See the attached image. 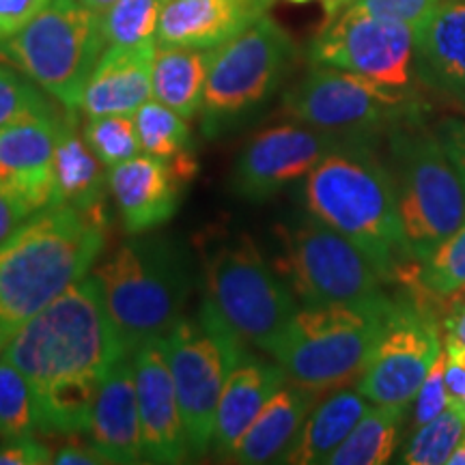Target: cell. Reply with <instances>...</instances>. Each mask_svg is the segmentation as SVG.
Here are the masks:
<instances>
[{
  "mask_svg": "<svg viewBox=\"0 0 465 465\" xmlns=\"http://www.w3.org/2000/svg\"><path fill=\"white\" fill-rule=\"evenodd\" d=\"M106 235V205H50L0 246V356L28 319L89 274Z\"/></svg>",
  "mask_w": 465,
  "mask_h": 465,
  "instance_id": "cell-1",
  "label": "cell"
},
{
  "mask_svg": "<svg viewBox=\"0 0 465 465\" xmlns=\"http://www.w3.org/2000/svg\"><path fill=\"white\" fill-rule=\"evenodd\" d=\"M302 203L312 218L356 243L386 284L414 259L401 231L392 173L373 144L345 143L325 155L302 182Z\"/></svg>",
  "mask_w": 465,
  "mask_h": 465,
  "instance_id": "cell-2",
  "label": "cell"
},
{
  "mask_svg": "<svg viewBox=\"0 0 465 465\" xmlns=\"http://www.w3.org/2000/svg\"><path fill=\"white\" fill-rule=\"evenodd\" d=\"M127 356L110 322L102 284L86 274L22 325L3 356L31 381L33 391L74 375H106Z\"/></svg>",
  "mask_w": 465,
  "mask_h": 465,
  "instance_id": "cell-3",
  "label": "cell"
},
{
  "mask_svg": "<svg viewBox=\"0 0 465 465\" xmlns=\"http://www.w3.org/2000/svg\"><path fill=\"white\" fill-rule=\"evenodd\" d=\"M93 276L102 284L110 322L127 353L171 332L192 289L188 252L155 235H134L116 246Z\"/></svg>",
  "mask_w": 465,
  "mask_h": 465,
  "instance_id": "cell-4",
  "label": "cell"
},
{
  "mask_svg": "<svg viewBox=\"0 0 465 465\" xmlns=\"http://www.w3.org/2000/svg\"><path fill=\"white\" fill-rule=\"evenodd\" d=\"M205 302L243 342L270 353L300 302L248 232L213 226L199 242Z\"/></svg>",
  "mask_w": 465,
  "mask_h": 465,
  "instance_id": "cell-5",
  "label": "cell"
},
{
  "mask_svg": "<svg viewBox=\"0 0 465 465\" xmlns=\"http://www.w3.org/2000/svg\"><path fill=\"white\" fill-rule=\"evenodd\" d=\"M392 295L369 304L300 308L270 353L289 381L323 394L356 383L380 339Z\"/></svg>",
  "mask_w": 465,
  "mask_h": 465,
  "instance_id": "cell-6",
  "label": "cell"
},
{
  "mask_svg": "<svg viewBox=\"0 0 465 465\" xmlns=\"http://www.w3.org/2000/svg\"><path fill=\"white\" fill-rule=\"evenodd\" d=\"M295 58L291 35L267 14L213 48L201 106L203 134L223 138L254 124L282 89Z\"/></svg>",
  "mask_w": 465,
  "mask_h": 465,
  "instance_id": "cell-7",
  "label": "cell"
},
{
  "mask_svg": "<svg viewBox=\"0 0 465 465\" xmlns=\"http://www.w3.org/2000/svg\"><path fill=\"white\" fill-rule=\"evenodd\" d=\"M388 143L407 252L422 261L465 224V188L422 114L394 127Z\"/></svg>",
  "mask_w": 465,
  "mask_h": 465,
  "instance_id": "cell-8",
  "label": "cell"
},
{
  "mask_svg": "<svg viewBox=\"0 0 465 465\" xmlns=\"http://www.w3.org/2000/svg\"><path fill=\"white\" fill-rule=\"evenodd\" d=\"M100 14L80 0H50L28 25L0 44V61L78 113L93 69L106 50Z\"/></svg>",
  "mask_w": 465,
  "mask_h": 465,
  "instance_id": "cell-9",
  "label": "cell"
},
{
  "mask_svg": "<svg viewBox=\"0 0 465 465\" xmlns=\"http://www.w3.org/2000/svg\"><path fill=\"white\" fill-rule=\"evenodd\" d=\"M274 267L302 306L369 304L388 298L386 281L351 240L322 220L276 226Z\"/></svg>",
  "mask_w": 465,
  "mask_h": 465,
  "instance_id": "cell-10",
  "label": "cell"
},
{
  "mask_svg": "<svg viewBox=\"0 0 465 465\" xmlns=\"http://www.w3.org/2000/svg\"><path fill=\"white\" fill-rule=\"evenodd\" d=\"M164 342L190 455L203 457L213 446L220 397L246 342L209 302H203L194 317L179 319Z\"/></svg>",
  "mask_w": 465,
  "mask_h": 465,
  "instance_id": "cell-11",
  "label": "cell"
},
{
  "mask_svg": "<svg viewBox=\"0 0 465 465\" xmlns=\"http://www.w3.org/2000/svg\"><path fill=\"white\" fill-rule=\"evenodd\" d=\"M282 108L291 119L364 144H375L399 124L422 114L418 93L388 89L364 75L328 65H312L284 93Z\"/></svg>",
  "mask_w": 465,
  "mask_h": 465,
  "instance_id": "cell-12",
  "label": "cell"
},
{
  "mask_svg": "<svg viewBox=\"0 0 465 465\" xmlns=\"http://www.w3.org/2000/svg\"><path fill=\"white\" fill-rule=\"evenodd\" d=\"M312 65L339 67L394 91L416 93V31L349 5L312 39Z\"/></svg>",
  "mask_w": 465,
  "mask_h": 465,
  "instance_id": "cell-13",
  "label": "cell"
},
{
  "mask_svg": "<svg viewBox=\"0 0 465 465\" xmlns=\"http://www.w3.org/2000/svg\"><path fill=\"white\" fill-rule=\"evenodd\" d=\"M441 322L405 293L392 295L380 339L356 381L375 405L410 407L441 353Z\"/></svg>",
  "mask_w": 465,
  "mask_h": 465,
  "instance_id": "cell-14",
  "label": "cell"
},
{
  "mask_svg": "<svg viewBox=\"0 0 465 465\" xmlns=\"http://www.w3.org/2000/svg\"><path fill=\"white\" fill-rule=\"evenodd\" d=\"M345 143L336 134L302 121L257 132L232 164L231 194L246 203L270 201L287 185L304 179L325 155Z\"/></svg>",
  "mask_w": 465,
  "mask_h": 465,
  "instance_id": "cell-15",
  "label": "cell"
},
{
  "mask_svg": "<svg viewBox=\"0 0 465 465\" xmlns=\"http://www.w3.org/2000/svg\"><path fill=\"white\" fill-rule=\"evenodd\" d=\"M134 356L144 461L182 463L190 455L164 336L143 342Z\"/></svg>",
  "mask_w": 465,
  "mask_h": 465,
  "instance_id": "cell-16",
  "label": "cell"
},
{
  "mask_svg": "<svg viewBox=\"0 0 465 465\" xmlns=\"http://www.w3.org/2000/svg\"><path fill=\"white\" fill-rule=\"evenodd\" d=\"M65 110L26 116L0 130V190L33 213L52 205L54 149Z\"/></svg>",
  "mask_w": 465,
  "mask_h": 465,
  "instance_id": "cell-17",
  "label": "cell"
},
{
  "mask_svg": "<svg viewBox=\"0 0 465 465\" xmlns=\"http://www.w3.org/2000/svg\"><path fill=\"white\" fill-rule=\"evenodd\" d=\"M108 185L130 235H143L166 224L182 203L183 182L171 160L134 155L108 171Z\"/></svg>",
  "mask_w": 465,
  "mask_h": 465,
  "instance_id": "cell-18",
  "label": "cell"
},
{
  "mask_svg": "<svg viewBox=\"0 0 465 465\" xmlns=\"http://www.w3.org/2000/svg\"><path fill=\"white\" fill-rule=\"evenodd\" d=\"M86 433L89 444L106 459V463L144 461L132 353L116 360L104 375Z\"/></svg>",
  "mask_w": 465,
  "mask_h": 465,
  "instance_id": "cell-19",
  "label": "cell"
},
{
  "mask_svg": "<svg viewBox=\"0 0 465 465\" xmlns=\"http://www.w3.org/2000/svg\"><path fill=\"white\" fill-rule=\"evenodd\" d=\"M158 42L108 45L86 83L80 110L86 116L136 114L153 95V61Z\"/></svg>",
  "mask_w": 465,
  "mask_h": 465,
  "instance_id": "cell-20",
  "label": "cell"
},
{
  "mask_svg": "<svg viewBox=\"0 0 465 465\" xmlns=\"http://www.w3.org/2000/svg\"><path fill=\"white\" fill-rule=\"evenodd\" d=\"M270 0H166L158 45L213 50L265 15Z\"/></svg>",
  "mask_w": 465,
  "mask_h": 465,
  "instance_id": "cell-21",
  "label": "cell"
},
{
  "mask_svg": "<svg viewBox=\"0 0 465 465\" xmlns=\"http://www.w3.org/2000/svg\"><path fill=\"white\" fill-rule=\"evenodd\" d=\"M418 83L465 108V0H441L416 31Z\"/></svg>",
  "mask_w": 465,
  "mask_h": 465,
  "instance_id": "cell-22",
  "label": "cell"
},
{
  "mask_svg": "<svg viewBox=\"0 0 465 465\" xmlns=\"http://www.w3.org/2000/svg\"><path fill=\"white\" fill-rule=\"evenodd\" d=\"M289 381L287 373L278 362L254 356L248 349L243 351L220 397L213 429V446L218 457L229 455L237 440L261 414L274 394Z\"/></svg>",
  "mask_w": 465,
  "mask_h": 465,
  "instance_id": "cell-23",
  "label": "cell"
},
{
  "mask_svg": "<svg viewBox=\"0 0 465 465\" xmlns=\"http://www.w3.org/2000/svg\"><path fill=\"white\" fill-rule=\"evenodd\" d=\"M319 394L291 381L267 401L226 459L243 465L281 463L304 427Z\"/></svg>",
  "mask_w": 465,
  "mask_h": 465,
  "instance_id": "cell-24",
  "label": "cell"
},
{
  "mask_svg": "<svg viewBox=\"0 0 465 465\" xmlns=\"http://www.w3.org/2000/svg\"><path fill=\"white\" fill-rule=\"evenodd\" d=\"M106 164L93 153L84 134L78 132L75 110H65L58 125L54 149V196L52 205L91 209L106 201Z\"/></svg>",
  "mask_w": 465,
  "mask_h": 465,
  "instance_id": "cell-25",
  "label": "cell"
},
{
  "mask_svg": "<svg viewBox=\"0 0 465 465\" xmlns=\"http://www.w3.org/2000/svg\"><path fill=\"white\" fill-rule=\"evenodd\" d=\"M371 410V401L360 391L339 388L322 401L306 418L298 438L281 463L319 465L328 463L353 427Z\"/></svg>",
  "mask_w": 465,
  "mask_h": 465,
  "instance_id": "cell-26",
  "label": "cell"
},
{
  "mask_svg": "<svg viewBox=\"0 0 465 465\" xmlns=\"http://www.w3.org/2000/svg\"><path fill=\"white\" fill-rule=\"evenodd\" d=\"M212 50L158 45L153 61V97L183 119H194L203 106Z\"/></svg>",
  "mask_w": 465,
  "mask_h": 465,
  "instance_id": "cell-27",
  "label": "cell"
},
{
  "mask_svg": "<svg viewBox=\"0 0 465 465\" xmlns=\"http://www.w3.org/2000/svg\"><path fill=\"white\" fill-rule=\"evenodd\" d=\"M102 380L104 375H74L33 391L39 431L65 435L86 431Z\"/></svg>",
  "mask_w": 465,
  "mask_h": 465,
  "instance_id": "cell-28",
  "label": "cell"
},
{
  "mask_svg": "<svg viewBox=\"0 0 465 465\" xmlns=\"http://www.w3.org/2000/svg\"><path fill=\"white\" fill-rule=\"evenodd\" d=\"M407 407L371 405L353 431L328 459V465L391 463L399 446Z\"/></svg>",
  "mask_w": 465,
  "mask_h": 465,
  "instance_id": "cell-29",
  "label": "cell"
},
{
  "mask_svg": "<svg viewBox=\"0 0 465 465\" xmlns=\"http://www.w3.org/2000/svg\"><path fill=\"white\" fill-rule=\"evenodd\" d=\"M465 435V407L450 403L433 420L416 427L405 441L399 463L444 465Z\"/></svg>",
  "mask_w": 465,
  "mask_h": 465,
  "instance_id": "cell-30",
  "label": "cell"
},
{
  "mask_svg": "<svg viewBox=\"0 0 465 465\" xmlns=\"http://www.w3.org/2000/svg\"><path fill=\"white\" fill-rule=\"evenodd\" d=\"M138 127V138L144 153L162 160H174L179 155L194 151L192 130L182 114L162 102H147L134 114Z\"/></svg>",
  "mask_w": 465,
  "mask_h": 465,
  "instance_id": "cell-31",
  "label": "cell"
},
{
  "mask_svg": "<svg viewBox=\"0 0 465 465\" xmlns=\"http://www.w3.org/2000/svg\"><path fill=\"white\" fill-rule=\"evenodd\" d=\"M166 0H116L100 15L106 45H136L155 39Z\"/></svg>",
  "mask_w": 465,
  "mask_h": 465,
  "instance_id": "cell-32",
  "label": "cell"
},
{
  "mask_svg": "<svg viewBox=\"0 0 465 465\" xmlns=\"http://www.w3.org/2000/svg\"><path fill=\"white\" fill-rule=\"evenodd\" d=\"M39 431L35 394L25 373L0 358V438H25Z\"/></svg>",
  "mask_w": 465,
  "mask_h": 465,
  "instance_id": "cell-33",
  "label": "cell"
},
{
  "mask_svg": "<svg viewBox=\"0 0 465 465\" xmlns=\"http://www.w3.org/2000/svg\"><path fill=\"white\" fill-rule=\"evenodd\" d=\"M84 138L93 153L108 168L121 164L143 151L136 119H132V114L89 116L84 125Z\"/></svg>",
  "mask_w": 465,
  "mask_h": 465,
  "instance_id": "cell-34",
  "label": "cell"
},
{
  "mask_svg": "<svg viewBox=\"0 0 465 465\" xmlns=\"http://www.w3.org/2000/svg\"><path fill=\"white\" fill-rule=\"evenodd\" d=\"M420 282L446 298L465 291V224L420 261Z\"/></svg>",
  "mask_w": 465,
  "mask_h": 465,
  "instance_id": "cell-35",
  "label": "cell"
},
{
  "mask_svg": "<svg viewBox=\"0 0 465 465\" xmlns=\"http://www.w3.org/2000/svg\"><path fill=\"white\" fill-rule=\"evenodd\" d=\"M58 106L31 78L0 65V130L33 114L54 113Z\"/></svg>",
  "mask_w": 465,
  "mask_h": 465,
  "instance_id": "cell-36",
  "label": "cell"
},
{
  "mask_svg": "<svg viewBox=\"0 0 465 465\" xmlns=\"http://www.w3.org/2000/svg\"><path fill=\"white\" fill-rule=\"evenodd\" d=\"M444 371H446V351L441 349V353L435 360L431 369H429V375L424 377L420 391H418L416 399L411 401L414 403V410H411V427H420V424L433 420L435 416H440L446 407L450 405L449 391H446L444 381Z\"/></svg>",
  "mask_w": 465,
  "mask_h": 465,
  "instance_id": "cell-37",
  "label": "cell"
},
{
  "mask_svg": "<svg viewBox=\"0 0 465 465\" xmlns=\"http://www.w3.org/2000/svg\"><path fill=\"white\" fill-rule=\"evenodd\" d=\"M440 3L441 0H356L353 5L366 14L391 17L418 31Z\"/></svg>",
  "mask_w": 465,
  "mask_h": 465,
  "instance_id": "cell-38",
  "label": "cell"
},
{
  "mask_svg": "<svg viewBox=\"0 0 465 465\" xmlns=\"http://www.w3.org/2000/svg\"><path fill=\"white\" fill-rule=\"evenodd\" d=\"M54 452L45 441L33 435L0 441V465H42L52 463Z\"/></svg>",
  "mask_w": 465,
  "mask_h": 465,
  "instance_id": "cell-39",
  "label": "cell"
},
{
  "mask_svg": "<svg viewBox=\"0 0 465 465\" xmlns=\"http://www.w3.org/2000/svg\"><path fill=\"white\" fill-rule=\"evenodd\" d=\"M435 136L441 147H444L446 155L455 166V171L461 179L465 188V119H457V116H446L438 125L433 127Z\"/></svg>",
  "mask_w": 465,
  "mask_h": 465,
  "instance_id": "cell-40",
  "label": "cell"
},
{
  "mask_svg": "<svg viewBox=\"0 0 465 465\" xmlns=\"http://www.w3.org/2000/svg\"><path fill=\"white\" fill-rule=\"evenodd\" d=\"M50 0H0V44L20 33Z\"/></svg>",
  "mask_w": 465,
  "mask_h": 465,
  "instance_id": "cell-41",
  "label": "cell"
},
{
  "mask_svg": "<svg viewBox=\"0 0 465 465\" xmlns=\"http://www.w3.org/2000/svg\"><path fill=\"white\" fill-rule=\"evenodd\" d=\"M446 371L444 381L449 391L450 403L465 407V345L455 339L446 336Z\"/></svg>",
  "mask_w": 465,
  "mask_h": 465,
  "instance_id": "cell-42",
  "label": "cell"
},
{
  "mask_svg": "<svg viewBox=\"0 0 465 465\" xmlns=\"http://www.w3.org/2000/svg\"><path fill=\"white\" fill-rule=\"evenodd\" d=\"M33 216V212L7 192L0 190V246Z\"/></svg>",
  "mask_w": 465,
  "mask_h": 465,
  "instance_id": "cell-43",
  "label": "cell"
},
{
  "mask_svg": "<svg viewBox=\"0 0 465 465\" xmlns=\"http://www.w3.org/2000/svg\"><path fill=\"white\" fill-rule=\"evenodd\" d=\"M52 463L58 465H95V463H106L100 452L93 449L91 444H83V441L69 440L61 446L52 457Z\"/></svg>",
  "mask_w": 465,
  "mask_h": 465,
  "instance_id": "cell-44",
  "label": "cell"
},
{
  "mask_svg": "<svg viewBox=\"0 0 465 465\" xmlns=\"http://www.w3.org/2000/svg\"><path fill=\"white\" fill-rule=\"evenodd\" d=\"M449 312H446L444 319H441V328L449 339H455L465 345V300H455L450 298Z\"/></svg>",
  "mask_w": 465,
  "mask_h": 465,
  "instance_id": "cell-45",
  "label": "cell"
},
{
  "mask_svg": "<svg viewBox=\"0 0 465 465\" xmlns=\"http://www.w3.org/2000/svg\"><path fill=\"white\" fill-rule=\"evenodd\" d=\"M356 0H323V11H325V20H332L334 15H339L342 9H347L349 5H353Z\"/></svg>",
  "mask_w": 465,
  "mask_h": 465,
  "instance_id": "cell-46",
  "label": "cell"
},
{
  "mask_svg": "<svg viewBox=\"0 0 465 465\" xmlns=\"http://www.w3.org/2000/svg\"><path fill=\"white\" fill-rule=\"evenodd\" d=\"M80 3L84 5V7H89L91 11H95V14H104V11L113 7L116 0H80Z\"/></svg>",
  "mask_w": 465,
  "mask_h": 465,
  "instance_id": "cell-47",
  "label": "cell"
},
{
  "mask_svg": "<svg viewBox=\"0 0 465 465\" xmlns=\"http://www.w3.org/2000/svg\"><path fill=\"white\" fill-rule=\"evenodd\" d=\"M446 465H465V435L461 438V441L457 444V449L452 450V455L449 457Z\"/></svg>",
  "mask_w": 465,
  "mask_h": 465,
  "instance_id": "cell-48",
  "label": "cell"
},
{
  "mask_svg": "<svg viewBox=\"0 0 465 465\" xmlns=\"http://www.w3.org/2000/svg\"><path fill=\"white\" fill-rule=\"evenodd\" d=\"M450 298H455V300H465V291H461V293H455V295H450Z\"/></svg>",
  "mask_w": 465,
  "mask_h": 465,
  "instance_id": "cell-49",
  "label": "cell"
},
{
  "mask_svg": "<svg viewBox=\"0 0 465 465\" xmlns=\"http://www.w3.org/2000/svg\"><path fill=\"white\" fill-rule=\"evenodd\" d=\"M289 3H295V5H304V3H311V0H289Z\"/></svg>",
  "mask_w": 465,
  "mask_h": 465,
  "instance_id": "cell-50",
  "label": "cell"
}]
</instances>
